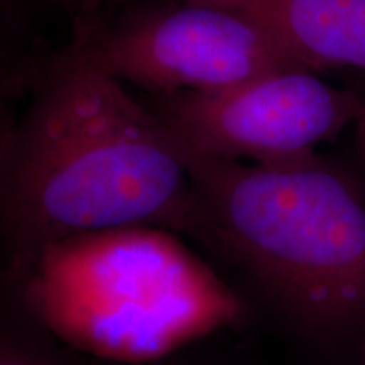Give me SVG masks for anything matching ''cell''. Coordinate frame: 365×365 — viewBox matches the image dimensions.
I'll list each match as a JSON object with an SVG mask.
<instances>
[{
    "label": "cell",
    "instance_id": "obj_13",
    "mask_svg": "<svg viewBox=\"0 0 365 365\" xmlns=\"http://www.w3.org/2000/svg\"><path fill=\"white\" fill-rule=\"evenodd\" d=\"M364 336H365V331H364ZM364 352H365V350H364Z\"/></svg>",
    "mask_w": 365,
    "mask_h": 365
},
{
    "label": "cell",
    "instance_id": "obj_7",
    "mask_svg": "<svg viewBox=\"0 0 365 365\" xmlns=\"http://www.w3.org/2000/svg\"><path fill=\"white\" fill-rule=\"evenodd\" d=\"M0 365H105L61 344L29 312L0 271Z\"/></svg>",
    "mask_w": 365,
    "mask_h": 365
},
{
    "label": "cell",
    "instance_id": "obj_9",
    "mask_svg": "<svg viewBox=\"0 0 365 365\" xmlns=\"http://www.w3.org/2000/svg\"><path fill=\"white\" fill-rule=\"evenodd\" d=\"M355 90L359 93V112L354 120L355 130V154H357V161L360 168V180L365 186V75L364 80H360L355 85Z\"/></svg>",
    "mask_w": 365,
    "mask_h": 365
},
{
    "label": "cell",
    "instance_id": "obj_1",
    "mask_svg": "<svg viewBox=\"0 0 365 365\" xmlns=\"http://www.w3.org/2000/svg\"><path fill=\"white\" fill-rule=\"evenodd\" d=\"M185 154L149 103L71 49L36 76L0 143L2 266L129 225L190 235Z\"/></svg>",
    "mask_w": 365,
    "mask_h": 365
},
{
    "label": "cell",
    "instance_id": "obj_6",
    "mask_svg": "<svg viewBox=\"0 0 365 365\" xmlns=\"http://www.w3.org/2000/svg\"><path fill=\"white\" fill-rule=\"evenodd\" d=\"M245 17L304 70L365 75V0H178Z\"/></svg>",
    "mask_w": 365,
    "mask_h": 365
},
{
    "label": "cell",
    "instance_id": "obj_3",
    "mask_svg": "<svg viewBox=\"0 0 365 365\" xmlns=\"http://www.w3.org/2000/svg\"><path fill=\"white\" fill-rule=\"evenodd\" d=\"M0 271L46 330L105 365L163 362L247 314L220 274L163 227L73 235Z\"/></svg>",
    "mask_w": 365,
    "mask_h": 365
},
{
    "label": "cell",
    "instance_id": "obj_4",
    "mask_svg": "<svg viewBox=\"0 0 365 365\" xmlns=\"http://www.w3.org/2000/svg\"><path fill=\"white\" fill-rule=\"evenodd\" d=\"M359 102L355 86L281 70L222 90L153 95L149 105L185 156L274 164L318 153L354 125Z\"/></svg>",
    "mask_w": 365,
    "mask_h": 365
},
{
    "label": "cell",
    "instance_id": "obj_5",
    "mask_svg": "<svg viewBox=\"0 0 365 365\" xmlns=\"http://www.w3.org/2000/svg\"><path fill=\"white\" fill-rule=\"evenodd\" d=\"M76 48L107 75L153 95L213 91L304 70L245 17L178 0L132 14Z\"/></svg>",
    "mask_w": 365,
    "mask_h": 365
},
{
    "label": "cell",
    "instance_id": "obj_8",
    "mask_svg": "<svg viewBox=\"0 0 365 365\" xmlns=\"http://www.w3.org/2000/svg\"><path fill=\"white\" fill-rule=\"evenodd\" d=\"M12 12L0 11V143L11 125L17 95L26 91V59L12 24Z\"/></svg>",
    "mask_w": 365,
    "mask_h": 365
},
{
    "label": "cell",
    "instance_id": "obj_10",
    "mask_svg": "<svg viewBox=\"0 0 365 365\" xmlns=\"http://www.w3.org/2000/svg\"><path fill=\"white\" fill-rule=\"evenodd\" d=\"M58 2L65 4V6L71 9H78V11L88 12L100 6H103V4L108 2V0H58Z\"/></svg>",
    "mask_w": 365,
    "mask_h": 365
},
{
    "label": "cell",
    "instance_id": "obj_2",
    "mask_svg": "<svg viewBox=\"0 0 365 365\" xmlns=\"http://www.w3.org/2000/svg\"><path fill=\"white\" fill-rule=\"evenodd\" d=\"M190 237L319 339L365 331V186L314 153L255 164L185 156Z\"/></svg>",
    "mask_w": 365,
    "mask_h": 365
},
{
    "label": "cell",
    "instance_id": "obj_11",
    "mask_svg": "<svg viewBox=\"0 0 365 365\" xmlns=\"http://www.w3.org/2000/svg\"><path fill=\"white\" fill-rule=\"evenodd\" d=\"M186 352H188V350H186ZM150 365H195V364L188 362V359H185V352H182V354L175 355V357H171V359L163 360V362H156V364H150Z\"/></svg>",
    "mask_w": 365,
    "mask_h": 365
},
{
    "label": "cell",
    "instance_id": "obj_12",
    "mask_svg": "<svg viewBox=\"0 0 365 365\" xmlns=\"http://www.w3.org/2000/svg\"><path fill=\"white\" fill-rule=\"evenodd\" d=\"M16 4L17 0H0V11L14 14V7H16Z\"/></svg>",
    "mask_w": 365,
    "mask_h": 365
}]
</instances>
